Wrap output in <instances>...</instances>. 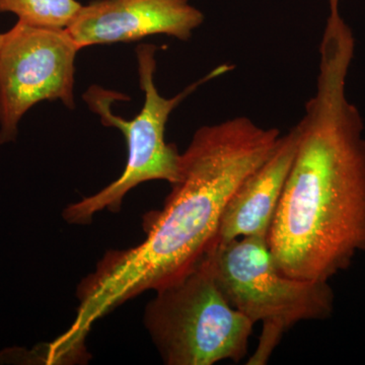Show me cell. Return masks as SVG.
<instances>
[{
	"label": "cell",
	"instance_id": "3957f363",
	"mask_svg": "<svg viewBox=\"0 0 365 365\" xmlns=\"http://www.w3.org/2000/svg\"><path fill=\"white\" fill-rule=\"evenodd\" d=\"M157 47L139 45L136 49L139 83L144 93L143 109L133 119L126 120L112 112L111 106L123 96L116 91L91 86L85 95L86 102L100 116L103 125L115 127L124 134L127 143V163L124 172L95 195L86 197L67 206L62 213L69 225H88L93 215L103 210L119 212L127 193L143 182L163 180L170 185L180 177L181 153L176 146L165 141V126L172 112L199 86L220 78L234 66L222 64L192 83L173 98L158 93L155 76L157 71Z\"/></svg>",
	"mask_w": 365,
	"mask_h": 365
},
{
	"label": "cell",
	"instance_id": "30bf717a",
	"mask_svg": "<svg viewBox=\"0 0 365 365\" xmlns=\"http://www.w3.org/2000/svg\"><path fill=\"white\" fill-rule=\"evenodd\" d=\"M2 38H4V34H0V45H1Z\"/></svg>",
	"mask_w": 365,
	"mask_h": 365
},
{
	"label": "cell",
	"instance_id": "9c48e42d",
	"mask_svg": "<svg viewBox=\"0 0 365 365\" xmlns=\"http://www.w3.org/2000/svg\"><path fill=\"white\" fill-rule=\"evenodd\" d=\"M76 0H0V13H13L26 25L67 29L78 16Z\"/></svg>",
	"mask_w": 365,
	"mask_h": 365
},
{
	"label": "cell",
	"instance_id": "277c9868",
	"mask_svg": "<svg viewBox=\"0 0 365 365\" xmlns=\"http://www.w3.org/2000/svg\"><path fill=\"white\" fill-rule=\"evenodd\" d=\"M205 258L228 304L254 325H263L248 364H265L283 334L297 323L332 316L335 294L329 282L294 279L281 273L266 237L216 244Z\"/></svg>",
	"mask_w": 365,
	"mask_h": 365
},
{
	"label": "cell",
	"instance_id": "7a4b0ae2",
	"mask_svg": "<svg viewBox=\"0 0 365 365\" xmlns=\"http://www.w3.org/2000/svg\"><path fill=\"white\" fill-rule=\"evenodd\" d=\"M281 137L277 128L245 116L199 128L181 153L180 177L163 208L143 216L145 239L132 248L109 250L81 281L76 318L59 342L85 345L91 327L106 314L195 268L215 246L230 198L273 155Z\"/></svg>",
	"mask_w": 365,
	"mask_h": 365
},
{
	"label": "cell",
	"instance_id": "ba28073f",
	"mask_svg": "<svg viewBox=\"0 0 365 365\" xmlns=\"http://www.w3.org/2000/svg\"><path fill=\"white\" fill-rule=\"evenodd\" d=\"M297 127L281 137L272 155L246 180L223 212L215 244L247 237H268L297 150Z\"/></svg>",
	"mask_w": 365,
	"mask_h": 365
},
{
	"label": "cell",
	"instance_id": "5b68a950",
	"mask_svg": "<svg viewBox=\"0 0 365 365\" xmlns=\"http://www.w3.org/2000/svg\"><path fill=\"white\" fill-rule=\"evenodd\" d=\"M155 292L143 322L163 364L213 365L246 356L254 324L228 304L207 259Z\"/></svg>",
	"mask_w": 365,
	"mask_h": 365
},
{
	"label": "cell",
	"instance_id": "6da1fadb",
	"mask_svg": "<svg viewBox=\"0 0 365 365\" xmlns=\"http://www.w3.org/2000/svg\"><path fill=\"white\" fill-rule=\"evenodd\" d=\"M355 51L344 19L327 20L316 93L295 125L297 150L269 230L281 273L326 281L365 253V137L346 83Z\"/></svg>",
	"mask_w": 365,
	"mask_h": 365
},
{
	"label": "cell",
	"instance_id": "8992f818",
	"mask_svg": "<svg viewBox=\"0 0 365 365\" xmlns=\"http://www.w3.org/2000/svg\"><path fill=\"white\" fill-rule=\"evenodd\" d=\"M81 47L66 29L18 21L0 45V143L14 141L18 125L43 101L74 108L76 57Z\"/></svg>",
	"mask_w": 365,
	"mask_h": 365
},
{
	"label": "cell",
	"instance_id": "52a82bcc",
	"mask_svg": "<svg viewBox=\"0 0 365 365\" xmlns=\"http://www.w3.org/2000/svg\"><path fill=\"white\" fill-rule=\"evenodd\" d=\"M204 21L189 0H96L66 29L83 48L167 35L188 41Z\"/></svg>",
	"mask_w": 365,
	"mask_h": 365
}]
</instances>
